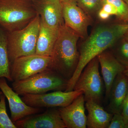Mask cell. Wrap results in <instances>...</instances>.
I'll use <instances>...</instances> for the list:
<instances>
[{
	"label": "cell",
	"instance_id": "2",
	"mask_svg": "<svg viewBox=\"0 0 128 128\" xmlns=\"http://www.w3.org/2000/svg\"><path fill=\"white\" fill-rule=\"evenodd\" d=\"M80 36L65 25L59 33L51 56L50 69L68 80L76 68L80 54L77 43Z\"/></svg>",
	"mask_w": 128,
	"mask_h": 128
},
{
	"label": "cell",
	"instance_id": "7",
	"mask_svg": "<svg viewBox=\"0 0 128 128\" xmlns=\"http://www.w3.org/2000/svg\"><path fill=\"white\" fill-rule=\"evenodd\" d=\"M50 56L36 54L16 58L10 64V74L12 81L24 80L50 69Z\"/></svg>",
	"mask_w": 128,
	"mask_h": 128
},
{
	"label": "cell",
	"instance_id": "11",
	"mask_svg": "<svg viewBox=\"0 0 128 128\" xmlns=\"http://www.w3.org/2000/svg\"><path fill=\"white\" fill-rule=\"evenodd\" d=\"M17 128H66L58 108L25 117L14 123Z\"/></svg>",
	"mask_w": 128,
	"mask_h": 128
},
{
	"label": "cell",
	"instance_id": "28",
	"mask_svg": "<svg viewBox=\"0 0 128 128\" xmlns=\"http://www.w3.org/2000/svg\"><path fill=\"white\" fill-rule=\"evenodd\" d=\"M2 94H3V93H2V91H0V96H1V95H2Z\"/></svg>",
	"mask_w": 128,
	"mask_h": 128
},
{
	"label": "cell",
	"instance_id": "16",
	"mask_svg": "<svg viewBox=\"0 0 128 128\" xmlns=\"http://www.w3.org/2000/svg\"><path fill=\"white\" fill-rule=\"evenodd\" d=\"M60 29H54L48 26L40 19V28L36 47V54L51 56Z\"/></svg>",
	"mask_w": 128,
	"mask_h": 128
},
{
	"label": "cell",
	"instance_id": "29",
	"mask_svg": "<svg viewBox=\"0 0 128 128\" xmlns=\"http://www.w3.org/2000/svg\"><path fill=\"white\" fill-rule=\"evenodd\" d=\"M125 128H128V123L127 124H126Z\"/></svg>",
	"mask_w": 128,
	"mask_h": 128
},
{
	"label": "cell",
	"instance_id": "5",
	"mask_svg": "<svg viewBox=\"0 0 128 128\" xmlns=\"http://www.w3.org/2000/svg\"><path fill=\"white\" fill-rule=\"evenodd\" d=\"M68 80L50 69L26 79L13 82L12 88L19 95L44 94L51 90L65 91Z\"/></svg>",
	"mask_w": 128,
	"mask_h": 128
},
{
	"label": "cell",
	"instance_id": "21",
	"mask_svg": "<svg viewBox=\"0 0 128 128\" xmlns=\"http://www.w3.org/2000/svg\"><path fill=\"white\" fill-rule=\"evenodd\" d=\"M77 4L88 15L92 18L96 15L102 5V0H75Z\"/></svg>",
	"mask_w": 128,
	"mask_h": 128
},
{
	"label": "cell",
	"instance_id": "14",
	"mask_svg": "<svg viewBox=\"0 0 128 128\" xmlns=\"http://www.w3.org/2000/svg\"><path fill=\"white\" fill-rule=\"evenodd\" d=\"M84 97L83 94L66 106L58 108L60 116L66 128H86L87 116L85 114Z\"/></svg>",
	"mask_w": 128,
	"mask_h": 128
},
{
	"label": "cell",
	"instance_id": "15",
	"mask_svg": "<svg viewBox=\"0 0 128 128\" xmlns=\"http://www.w3.org/2000/svg\"><path fill=\"white\" fill-rule=\"evenodd\" d=\"M128 95V77L123 73L118 74L112 86L108 110L112 114H121Z\"/></svg>",
	"mask_w": 128,
	"mask_h": 128
},
{
	"label": "cell",
	"instance_id": "9",
	"mask_svg": "<svg viewBox=\"0 0 128 128\" xmlns=\"http://www.w3.org/2000/svg\"><path fill=\"white\" fill-rule=\"evenodd\" d=\"M61 1L65 25L76 33L80 38H86L88 36V29L92 23V18L78 6L75 0Z\"/></svg>",
	"mask_w": 128,
	"mask_h": 128
},
{
	"label": "cell",
	"instance_id": "32",
	"mask_svg": "<svg viewBox=\"0 0 128 128\" xmlns=\"http://www.w3.org/2000/svg\"><path fill=\"white\" fill-rule=\"evenodd\" d=\"M102 0V1L103 0Z\"/></svg>",
	"mask_w": 128,
	"mask_h": 128
},
{
	"label": "cell",
	"instance_id": "20",
	"mask_svg": "<svg viewBox=\"0 0 128 128\" xmlns=\"http://www.w3.org/2000/svg\"><path fill=\"white\" fill-rule=\"evenodd\" d=\"M115 6L117 11L116 22L128 24V6L124 0H103Z\"/></svg>",
	"mask_w": 128,
	"mask_h": 128
},
{
	"label": "cell",
	"instance_id": "26",
	"mask_svg": "<svg viewBox=\"0 0 128 128\" xmlns=\"http://www.w3.org/2000/svg\"><path fill=\"white\" fill-rule=\"evenodd\" d=\"M124 37L127 39V40L128 41V30L127 31V32H126V33L124 35Z\"/></svg>",
	"mask_w": 128,
	"mask_h": 128
},
{
	"label": "cell",
	"instance_id": "17",
	"mask_svg": "<svg viewBox=\"0 0 128 128\" xmlns=\"http://www.w3.org/2000/svg\"><path fill=\"white\" fill-rule=\"evenodd\" d=\"M87 110L86 127L88 128H108L113 114L105 111L100 104L92 101L86 102Z\"/></svg>",
	"mask_w": 128,
	"mask_h": 128
},
{
	"label": "cell",
	"instance_id": "30",
	"mask_svg": "<svg viewBox=\"0 0 128 128\" xmlns=\"http://www.w3.org/2000/svg\"><path fill=\"white\" fill-rule=\"evenodd\" d=\"M60 1H63L64 0H60Z\"/></svg>",
	"mask_w": 128,
	"mask_h": 128
},
{
	"label": "cell",
	"instance_id": "12",
	"mask_svg": "<svg viewBox=\"0 0 128 128\" xmlns=\"http://www.w3.org/2000/svg\"><path fill=\"white\" fill-rule=\"evenodd\" d=\"M33 2L40 19L48 26L60 29L64 25L60 0H34Z\"/></svg>",
	"mask_w": 128,
	"mask_h": 128
},
{
	"label": "cell",
	"instance_id": "8",
	"mask_svg": "<svg viewBox=\"0 0 128 128\" xmlns=\"http://www.w3.org/2000/svg\"><path fill=\"white\" fill-rule=\"evenodd\" d=\"M82 94V92L75 90L70 92L58 90L42 94H25L22 98L30 106L50 108L66 106Z\"/></svg>",
	"mask_w": 128,
	"mask_h": 128
},
{
	"label": "cell",
	"instance_id": "3",
	"mask_svg": "<svg viewBox=\"0 0 128 128\" xmlns=\"http://www.w3.org/2000/svg\"><path fill=\"white\" fill-rule=\"evenodd\" d=\"M37 15L32 0H0V26L6 32L22 29Z\"/></svg>",
	"mask_w": 128,
	"mask_h": 128
},
{
	"label": "cell",
	"instance_id": "27",
	"mask_svg": "<svg viewBox=\"0 0 128 128\" xmlns=\"http://www.w3.org/2000/svg\"><path fill=\"white\" fill-rule=\"evenodd\" d=\"M124 0L125 2H126L128 6V0Z\"/></svg>",
	"mask_w": 128,
	"mask_h": 128
},
{
	"label": "cell",
	"instance_id": "25",
	"mask_svg": "<svg viewBox=\"0 0 128 128\" xmlns=\"http://www.w3.org/2000/svg\"><path fill=\"white\" fill-rule=\"evenodd\" d=\"M123 73L128 77V67H126L125 68Z\"/></svg>",
	"mask_w": 128,
	"mask_h": 128
},
{
	"label": "cell",
	"instance_id": "19",
	"mask_svg": "<svg viewBox=\"0 0 128 128\" xmlns=\"http://www.w3.org/2000/svg\"><path fill=\"white\" fill-rule=\"evenodd\" d=\"M108 49L120 64L128 67V41L124 36Z\"/></svg>",
	"mask_w": 128,
	"mask_h": 128
},
{
	"label": "cell",
	"instance_id": "23",
	"mask_svg": "<svg viewBox=\"0 0 128 128\" xmlns=\"http://www.w3.org/2000/svg\"><path fill=\"white\" fill-rule=\"evenodd\" d=\"M126 124L121 114H114L108 128H125Z\"/></svg>",
	"mask_w": 128,
	"mask_h": 128
},
{
	"label": "cell",
	"instance_id": "31",
	"mask_svg": "<svg viewBox=\"0 0 128 128\" xmlns=\"http://www.w3.org/2000/svg\"><path fill=\"white\" fill-rule=\"evenodd\" d=\"M32 0V1H34V0Z\"/></svg>",
	"mask_w": 128,
	"mask_h": 128
},
{
	"label": "cell",
	"instance_id": "22",
	"mask_svg": "<svg viewBox=\"0 0 128 128\" xmlns=\"http://www.w3.org/2000/svg\"><path fill=\"white\" fill-rule=\"evenodd\" d=\"M6 98L4 94L0 96V128H17L7 114Z\"/></svg>",
	"mask_w": 128,
	"mask_h": 128
},
{
	"label": "cell",
	"instance_id": "13",
	"mask_svg": "<svg viewBox=\"0 0 128 128\" xmlns=\"http://www.w3.org/2000/svg\"><path fill=\"white\" fill-rule=\"evenodd\" d=\"M97 57L105 86V99L108 100L115 78L118 74L124 72L126 67L117 60L109 49L100 53Z\"/></svg>",
	"mask_w": 128,
	"mask_h": 128
},
{
	"label": "cell",
	"instance_id": "1",
	"mask_svg": "<svg viewBox=\"0 0 128 128\" xmlns=\"http://www.w3.org/2000/svg\"><path fill=\"white\" fill-rule=\"evenodd\" d=\"M128 30V24L116 22L100 24L92 30L78 48L80 58L76 71L68 81L66 92L73 90L83 69L92 60L108 49L123 37Z\"/></svg>",
	"mask_w": 128,
	"mask_h": 128
},
{
	"label": "cell",
	"instance_id": "10",
	"mask_svg": "<svg viewBox=\"0 0 128 128\" xmlns=\"http://www.w3.org/2000/svg\"><path fill=\"white\" fill-rule=\"evenodd\" d=\"M0 89L7 98L11 113V119L14 123L25 118L41 112L43 108H34L27 105L8 84L6 78H0Z\"/></svg>",
	"mask_w": 128,
	"mask_h": 128
},
{
	"label": "cell",
	"instance_id": "24",
	"mask_svg": "<svg viewBox=\"0 0 128 128\" xmlns=\"http://www.w3.org/2000/svg\"><path fill=\"white\" fill-rule=\"evenodd\" d=\"M121 114L123 117L126 126L128 123V95L124 103Z\"/></svg>",
	"mask_w": 128,
	"mask_h": 128
},
{
	"label": "cell",
	"instance_id": "18",
	"mask_svg": "<svg viewBox=\"0 0 128 128\" xmlns=\"http://www.w3.org/2000/svg\"><path fill=\"white\" fill-rule=\"evenodd\" d=\"M7 44L6 32L0 26V78L4 77L9 82H13L10 74Z\"/></svg>",
	"mask_w": 128,
	"mask_h": 128
},
{
	"label": "cell",
	"instance_id": "6",
	"mask_svg": "<svg viewBox=\"0 0 128 128\" xmlns=\"http://www.w3.org/2000/svg\"><path fill=\"white\" fill-rule=\"evenodd\" d=\"M98 57L92 60L80 74L73 90L82 92L85 102L92 101L100 104L104 92V82L100 75Z\"/></svg>",
	"mask_w": 128,
	"mask_h": 128
},
{
	"label": "cell",
	"instance_id": "4",
	"mask_svg": "<svg viewBox=\"0 0 128 128\" xmlns=\"http://www.w3.org/2000/svg\"><path fill=\"white\" fill-rule=\"evenodd\" d=\"M40 25V16L38 14L36 17L22 29L6 32L8 52L10 63L18 57L36 54Z\"/></svg>",
	"mask_w": 128,
	"mask_h": 128
}]
</instances>
